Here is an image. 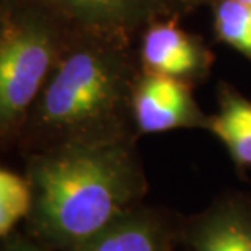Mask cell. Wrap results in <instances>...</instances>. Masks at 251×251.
I'll list each match as a JSON object with an SVG mask.
<instances>
[{"instance_id": "cell-1", "label": "cell", "mask_w": 251, "mask_h": 251, "mask_svg": "<svg viewBox=\"0 0 251 251\" xmlns=\"http://www.w3.org/2000/svg\"><path fill=\"white\" fill-rule=\"evenodd\" d=\"M26 178L31 232L65 251L141 206L148 193L135 135L47 144L29 157Z\"/></svg>"}, {"instance_id": "cell-2", "label": "cell", "mask_w": 251, "mask_h": 251, "mask_svg": "<svg viewBox=\"0 0 251 251\" xmlns=\"http://www.w3.org/2000/svg\"><path fill=\"white\" fill-rule=\"evenodd\" d=\"M140 75L133 44L70 33L25 125L47 144L135 135L131 105Z\"/></svg>"}, {"instance_id": "cell-3", "label": "cell", "mask_w": 251, "mask_h": 251, "mask_svg": "<svg viewBox=\"0 0 251 251\" xmlns=\"http://www.w3.org/2000/svg\"><path fill=\"white\" fill-rule=\"evenodd\" d=\"M68 39L70 31L33 0L0 8V136L25 126Z\"/></svg>"}, {"instance_id": "cell-4", "label": "cell", "mask_w": 251, "mask_h": 251, "mask_svg": "<svg viewBox=\"0 0 251 251\" xmlns=\"http://www.w3.org/2000/svg\"><path fill=\"white\" fill-rule=\"evenodd\" d=\"M72 34L133 44L154 21L174 17L172 0H33Z\"/></svg>"}, {"instance_id": "cell-5", "label": "cell", "mask_w": 251, "mask_h": 251, "mask_svg": "<svg viewBox=\"0 0 251 251\" xmlns=\"http://www.w3.org/2000/svg\"><path fill=\"white\" fill-rule=\"evenodd\" d=\"M133 125L140 135L181 128L207 130L209 115L198 105L191 83L169 75L141 70L133 93Z\"/></svg>"}, {"instance_id": "cell-6", "label": "cell", "mask_w": 251, "mask_h": 251, "mask_svg": "<svg viewBox=\"0 0 251 251\" xmlns=\"http://www.w3.org/2000/svg\"><path fill=\"white\" fill-rule=\"evenodd\" d=\"M141 70L169 75L188 83L207 78L214 55L200 36L180 28L174 17L154 21L140 41Z\"/></svg>"}, {"instance_id": "cell-7", "label": "cell", "mask_w": 251, "mask_h": 251, "mask_svg": "<svg viewBox=\"0 0 251 251\" xmlns=\"http://www.w3.org/2000/svg\"><path fill=\"white\" fill-rule=\"evenodd\" d=\"M188 251H251V201L222 196L190 219L183 230Z\"/></svg>"}, {"instance_id": "cell-8", "label": "cell", "mask_w": 251, "mask_h": 251, "mask_svg": "<svg viewBox=\"0 0 251 251\" xmlns=\"http://www.w3.org/2000/svg\"><path fill=\"white\" fill-rule=\"evenodd\" d=\"M68 251H174V230L161 212L141 204Z\"/></svg>"}, {"instance_id": "cell-9", "label": "cell", "mask_w": 251, "mask_h": 251, "mask_svg": "<svg viewBox=\"0 0 251 251\" xmlns=\"http://www.w3.org/2000/svg\"><path fill=\"white\" fill-rule=\"evenodd\" d=\"M217 105L216 114L209 115L207 131L226 146L237 167H251V99L232 84L221 83Z\"/></svg>"}, {"instance_id": "cell-10", "label": "cell", "mask_w": 251, "mask_h": 251, "mask_svg": "<svg viewBox=\"0 0 251 251\" xmlns=\"http://www.w3.org/2000/svg\"><path fill=\"white\" fill-rule=\"evenodd\" d=\"M214 31L219 41L251 58V7L238 0H219Z\"/></svg>"}, {"instance_id": "cell-11", "label": "cell", "mask_w": 251, "mask_h": 251, "mask_svg": "<svg viewBox=\"0 0 251 251\" xmlns=\"http://www.w3.org/2000/svg\"><path fill=\"white\" fill-rule=\"evenodd\" d=\"M31 202L28 178L0 169V237L8 235L20 221L29 216Z\"/></svg>"}, {"instance_id": "cell-12", "label": "cell", "mask_w": 251, "mask_h": 251, "mask_svg": "<svg viewBox=\"0 0 251 251\" xmlns=\"http://www.w3.org/2000/svg\"><path fill=\"white\" fill-rule=\"evenodd\" d=\"M0 251H49L42 247L41 242H33L28 238H13L0 247Z\"/></svg>"}, {"instance_id": "cell-13", "label": "cell", "mask_w": 251, "mask_h": 251, "mask_svg": "<svg viewBox=\"0 0 251 251\" xmlns=\"http://www.w3.org/2000/svg\"><path fill=\"white\" fill-rule=\"evenodd\" d=\"M219 0H172L174 7L177 8V12L181 10H191L195 7H200V5H212L217 3Z\"/></svg>"}, {"instance_id": "cell-14", "label": "cell", "mask_w": 251, "mask_h": 251, "mask_svg": "<svg viewBox=\"0 0 251 251\" xmlns=\"http://www.w3.org/2000/svg\"><path fill=\"white\" fill-rule=\"evenodd\" d=\"M238 2H242L245 5H248V7H251V0H238Z\"/></svg>"}]
</instances>
